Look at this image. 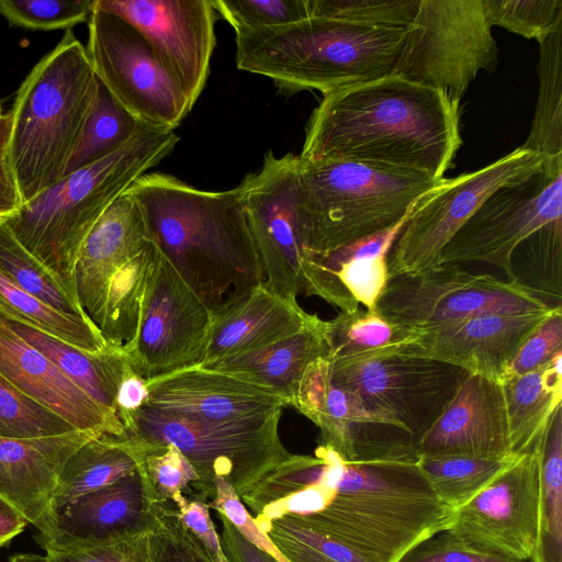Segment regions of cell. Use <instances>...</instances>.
<instances>
[{
	"label": "cell",
	"instance_id": "obj_1",
	"mask_svg": "<svg viewBox=\"0 0 562 562\" xmlns=\"http://www.w3.org/2000/svg\"><path fill=\"white\" fill-rule=\"evenodd\" d=\"M284 468L303 487L297 517L378 562H400L447 530L454 514L437 496L417 457L347 460L318 445L314 456L291 454Z\"/></svg>",
	"mask_w": 562,
	"mask_h": 562
},
{
	"label": "cell",
	"instance_id": "obj_2",
	"mask_svg": "<svg viewBox=\"0 0 562 562\" xmlns=\"http://www.w3.org/2000/svg\"><path fill=\"white\" fill-rule=\"evenodd\" d=\"M460 105L441 91L395 75L323 95L300 155L443 179L460 148Z\"/></svg>",
	"mask_w": 562,
	"mask_h": 562
},
{
	"label": "cell",
	"instance_id": "obj_3",
	"mask_svg": "<svg viewBox=\"0 0 562 562\" xmlns=\"http://www.w3.org/2000/svg\"><path fill=\"white\" fill-rule=\"evenodd\" d=\"M126 192L145 211L161 254L212 317L262 285L265 274L238 186L205 191L151 172Z\"/></svg>",
	"mask_w": 562,
	"mask_h": 562
},
{
	"label": "cell",
	"instance_id": "obj_4",
	"mask_svg": "<svg viewBox=\"0 0 562 562\" xmlns=\"http://www.w3.org/2000/svg\"><path fill=\"white\" fill-rule=\"evenodd\" d=\"M178 142L175 131L145 128L117 150L67 175L3 220L77 302L74 269L87 235L106 209L170 155Z\"/></svg>",
	"mask_w": 562,
	"mask_h": 562
},
{
	"label": "cell",
	"instance_id": "obj_5",
	"mask_svg": "<svg viewBox=\"0 0 562 562\" xmlns=\"http://www.w3.org/2000/svg\"><path fill=\"white\" fill-rule=\"evenodd\" d=\"M406 31L306 18L235 35L238 69L269 78L286 95L331 91L393 75Z\"/></svg>",
	"mask_w": 562,
	"mask_h": 562
},
{
	"label": "cell",
	"instance_id": "obj_6",
	"mask_svg": "<svg viewBox=\"0 0 562 562\" xmlns=\"http://www.w3.org/2000/svg\"><path fill=\"white\" fill-rule=\"evenodd\" d=\"M97 92L87 49L66 31L25 77L10 112L9 159L22 204L65 177Z\"/></svg>",
	"mask_w": 562,
	"mask_h": 562
},
{
	"label": "cell",
	"instance_id": "obj_7",
	"mask_svg": "<svg viewBox=\"0 0 562 562\" xmlns=\"http://www.w3.org/2000/svg\"><path fill=\"white\" fill-rule=\"evenodd\" d=\"M294 181L295 211L311 259L392 229L442 179L350 160L308 161L296 155Z\"/></svg>",
	"mask_w": 562,
	"mask_h": 562
},
{
	"label": "cell",
	"instance_id": "obj_8",
	"mask_svg": "<svg viewBox=\"0 0 562 562\" xmlns=\"http://www.w3.org/2000/svg\"><path fill=\"white\" fill-rule=\"evenodd\" d=\"M281 414L267 418L207 422L143 405L124 424L127 436L151 445H173L190 461L204 490L224 479L241 498L291 453L279 436Z\"/></svg>",
	"mask_w": 562,
	"mask_h": 562
},
{
	"label": "cell",
	"instance_id": "obj_9",
	"mask_svg": "<svg viewBox=\"0 0 562 562\" xmlns=\"http://www.w3.org/2000/svg\"><path fill=\"white\" fill-rule=\"evenodd\" d=\"M482 0H419L393 75L460 101L481 70L498 65Z\"/></svg>",
	"mask_w": 562,
	"mask_h": 562
},
{
	"label": "cell",
	"instance_id": "obj_10",
	"mask_svg": "<svg viewBox=\"0 0 562 562\" xmlns=\"http://www.w3.org/2000/svg\"><path fill=\"white\" fill-rule=\"evenodd\" d=\"M557 308L539 293L460 265L390 279L374 312L396 329L415 334L488 313H520Z\"/></svg>",
	"mask_w": 562,
	"mask_h": 562
},
{
	"label": "cell",
	"instance_id": "obj_11",
	"mask_svg": "<svg viewBox=\"0 0 562 562\" xmlns=\"http://www.w3.org/2000/svg\"><path fill=\"white\" fill-rule=\"evenodd\" d=\"M541 158L521 146L475 171L446 179L411 207L386 255L389 280L438 266L440 252L495 190L541 169Z\"/></svg>",
	"mask_w": 562,
	"mask_h": 562
},
{
	"label": "cell",
	"instance_id": "obj_12",
	"mask_svg": "<svg viewBox=\"0 0 562 562\" xmlns=\"http://www.w3.org/2000/svg\"><path fill=\"white\" fill-rule=\"evenodd\" d=\"M87 54L99 81L144 124L175 131L192 105L144 36L128 22L93 8Z\"/></svg>",
	"mask_w": 562,
	"mask_h": 562
},
{
	"label": "cell",
	"instance_id": "obj_13",
	"mask_svg": "<svg viewBox=\"0 0 562 562\" xmlns=\"http://www.w3.org/2000/svg\"><path fill=\"white\" fill-rule=\"evenodd\" d=\"M468 375L459 367L397 351L358 362L330 363L335 384L398 422L416 443Z\"/></svg>",
	"mask_w": 562,
	"mask_h": 562
},
{
	"label": "cell",
	"instance_id": "obj_14",
	"mask_svg": "<svg viewBox=\"0 0 562 562\" xmlns=\"http://www.w3.org/2000/svg\"><path fill=\"white\" fill-rule=\"evenodd\" d=\"M562 218V169H541L490 194L440 252L438 266L486 262L512 280L516 246Z\"/></svg>",
	"mask_w": 562,
	"mask_h": 562
},
{
	"label": "cell",
	"instance_id": "obj_15",
	"mask_svg": "<svg viewBox=\"0 0 562 562\" xmlns=\"http://www.w3.org/2000/svg\"><path fill=\"white\" fill-rule=\"evenodd\" d=\"M211 326V312L159 250L136 337L125 350L131 369L149 381L199 366Z\"/></svg>",
	"mask_w": 562,
	"mask_h": 562
},
{
	"label": "cell",
	"instance_id": "obj_16",
	"mask_svg": "<svg viewBox=\"0 0 562 562\" xmlns=\"http://www.w3.org/2000/svg\"><path fill=\"white\" fill-rule=\"evenodd\" d=\"M296 155H265L261 167L238 184L247 224L262 266V286L296 303L310 260L295 211Z\"/></svg>",
	"mask_w": 562,
	"mask_h": 562
},
{
	"label": "cell",
	"instance_id": "obj_17",
	"mask_svg": "<svg viewBox=\"0 0 562 562\" xmlns=\"http://www.w3.org/2000/svg\"><path fill=\"white\" fill-rule=\"evenodd\" d=\"M540 528V445L454 512L446 531L499 557L528 561Z\"/></svg>",
	"mask_w": 562,
	"mask_h": 562
},
{
	"label": "cell",
	"instance_id": "obj_18",
	"mask_svg": "<svg viewBox=\"0 0 562 562\" xmlns=\"http://www.w3.org/2000/svg\"><path fill=\"white\" fill-rule=\"evenodd\" d=\"M93 8L132 24L193 106L205 88L216 45L212 0H94Z\"/></svg>",
	"mask_w": 562,
	"mask_h": 562
},
{
	"label": "cell",
	"instance_id": "obj_19",
	"mask_svg": "<svg viewBox=\"0 0 562 562\" xmlns=\"http://www.w3.org/2000/svg\"><path fill=\"white\" fill-rule=\"evenodd\" d=\"M554 310L472 316L409 334L397 352L452 364L503 383L521 344Z\"/></svg>",
	"mask_w": 562,
	"mask_h": 562
},
{
	"label": "cell",
	"instance_id": "obj_20",
	"mask_svg": "<svg viewBox=\"0 0 562 562\" xmlns=\"http://www.w3.org/2000/svg\"><path fill=\"white\" fill-rule=\"evenodd\" d=\"M154 503L138 471L54 510L47 529L36 536L43 549L71 550L148 532Z\"/></svg>",
	"mask_w": 562,
	"mask_h": 562
},
{
	"label": "cell",
	"instance_id": "obj_21",
	"mask_svg": "<svg viewBox=\"0 0 562 562\" xmlns=\"http://www.w3.org/2000/svg\"><path fill=\"white\" fill-rule=\"evenodd\" d=\"M147 382L146 405L187 418L231 422L267 418L289 404L274 392L199 366Z\"/></svg>",
	"mask_w": 562,
	"mask_h": 562
},
{
	"label": "cell",
	"instance_id": "obj_22",
	"mask_svg": "<svg viewBox=\"0 0 562 562\" xmlns=\"http://www.w3.org/2000/svg\"><path fill=\"white\" fill-rule=\"evenodd\" d=\"M416 456L504 458L513 453L503 384L469 374L417 441Z\"/></svg>",
	"mask_w": 562,
	"mask_h": 562
},
{
	"label": "cell",
	"instance_id": "obj_23",
	"mask_svg": "<svg viewBox=\"0 0 562 562\" xmlns=\"http://www.w3.org/2000/svg\"><path fill=\"white\" fill-rule=\"evenodd\" d=\"M153 241L145 211L128 192L106 209L87 235L75 263V291L81 312L97 329L109 285Z\"/></svg>",
	"mask_w": 562,
	"mask_h": 562
},
{
	"label": "cell",
	"instance_id": "obj_24",
	"mask_svg": "<svg viewBox=\"0 0 562 562\" xmlns=\"http://www.w3.org/2000/svg\"><path fill=\"white\" fill-rule=\"evenodd\" d=\"M99 435L74 430L34 437H0V497L34 525L47 529L53 496L68 459L89 439Z\"/></svg>",
	"mask_w": 562,
	"mask_h": 562
},
{
	"label": "cell",
	"instance_id": "obj_25",
	"mask_svg": "<svg viewBox=\"0 0 562 562\" xmlns=\"http://www.w3.org/2000/svg\"><path fill=\"white\" fill-rule=\"evenodd\" d=\"M0 373L78 430L126 436L121 424L113 420L43 352L15 334L1 316Z\"/></svg>",
	"mask_w": 562,
	"mask_h": 562
},
{
	"label": "cell",
	"instance_id": "obj_26",
	"mask_svg": "<svg viewBox=\"0 0 562 562\" xmlns=\"http://www.w3.org/2000/svg\"><path fill=\"white\" fill-rule=\"evenodd\" d=\"M403 222L356 244L311 257L303 274V291L340 312L353 311L359 304L374 311L389 281L386 255Z\"/></svg>",
	"mask_w": 562,
	"mask_h": 562
},
{
	"label": "cell",
	"instance_id": "obj_27",
	"mask_svg": "<svg viewBox=\"0 0 562 562\" xmlns=\"http://www.w3.org/2000/svg\"><path fill=\"white\" fill-rule=\"evenodd\" d=\"M313 317L300 305L262 285L212 317L209 341L199 366L247 352L302 329Z\"/></svg>",
	"mask_w": 562,
	"mask_h": 562
},
{
	"label": "cell",
	"instance_id": "obj_28",
	"mask_svg": "<svg viewBox=\"0 0 562 562\" xmlns=\"http://www.w3.org/2000/svg\"><path fill=\"white\" fill-rule=\"evenodd\" d=\"M326 355L325 321L313 314L302 329L290 336L199 367L266 387L292 405L305 369Z\"/></svg>",
	"mask_w": 562,
	"mask_h": 562
},
{
	"label": "cell",
	"instance_id": "obj_29",
	"mask_svg": "<svg viewBox=\"0 0 562 562\" xmlns=\"http://www.w3.org/2000/svg\"><path fill=\"white\" fill-rule=\"evenodd\" d=\"M0 316L15 334L43 352L113 420L121 424L115 398L128 368L123 350L109 347L101 352L85 351L1 313Z\"/></svg>",
	"mask_w": 562,
	"mask_h": 562
},
{
	"label": "cell",
	"instance_id": "obj_30",
	"mask_svg": "<svg viewBox=\"0 0 562 562\" xmlns=\"http://www.w3.org/2000/svg\"><path fill=\"white\" fill-rule=\"evenodd\" d=\"M143 458V448L133 437L106 434L92 437L66 462L53 496L50 515L59 507L138 471Z\"/></svg>",
	"mask_w": 562,
	"mask_h": 562
},
{
	"label": "cell",
	"instance_id": "obj_31",
	"mask_svg": "<svg viewBox=\"0 0 562 562\" xmlns=\"http://www.w3.org/2000/svg\"><path fill=\"white\" fill-rule=\"evenodd\" d=\"M512 451L537 449L562 402V353L543 367L503 383Z\"/></svg>",
	"mask_w": 562,
	"mask_h": 562
},
{
	"label": "cell",
	"instance_id": "obj_32",
	"mask_svg": "<svg viewBox=\"0 0 562 562\" xmlns=\"http://www.w3.org/2000/svg\"><path fill=\"white\" fill-rule=\"evenodd\" d=\"M539 45L538 100L521 147L537 154L543 169H562V25Z\"/></svg>",
	"mask_w": 562,
	"mask_h": 562
},
{
	"label": "cell",
	"instance_id": "obj_33",
	"mask_svg": "<svg viewBox=\"0 0 562 562\" xmlns=\"http://www.w3.org/2000/svg\"><path fill=\"white\" fill-rule=\"evenodd\" d=\"M408 335L393 327L374 311L359 306L325 321V359L330 363L358 362L394 352Z\"/></svg>",
	"mask_w": 562,
	"mask_h": 562
},
{
	"label": "cell",
	"instance_id": "obj_34",
	"mask_svg": "<svg viewBox=\"0 0 562 562\" xmlns=\"http://www.w3.org/2000/svg\"><path fill=\"white\" fill-rule=\"evenodd\" d=\"M530 562H562V406L540 441V528Z\"/></svg>",
	"mask_w": 562,
	"mask_h": 562
},
{
	"label": "cell",
	"instance_id": "obj_35",
	"mask_svg": "<svg viewBox=\"0 0 562 562\" xmlns=\"http://www.w3.org/2000/svg\"><path fill=\"white\" fill-rule=\"evenodd\" d=\"M0 313L89 352L110 346L82 315L66 314L25 292L0 272Z\"/></svg>",
	"mask_w": 562,
	"mask_h": 562
},
{
	"label": "cell",
	"instance_id": "obj_36",
	"mask_svg": "<svg viewBox=\"0 0 562 562\" xmlns=\"http://www.w3.org/2000/svg\"><path fill=\"white\" fill-rule=\"evenodd\" d=\"M518 457L418 456L417 462L439 499L454 513L490 485Z\"/></svg>",
	"mask_w": 562,
	"mask_h": 562
},
{
	"label": "cell",
	"instance_id": "obj_37",
	"mask_svg": "<svg viewBox=\"0 0 562 562\" xmlns=\"http://www.w3.org/2000/svg\"><path fill=\"white\" fill-rule=\"evenodd\" d=\"M150 126L125 110L98 79V92L65 177L117 150Z\"/></svg>",
	"mask_w": 562,
	"mask_h": 562
},
{
	"label": "cell",
	"instance_id": "obj_38",
	"mask_svg": "<svg viewBox=\"0 0 562 562\" xmlns=\"http://www.w3.org/2000/svg\"><path fill=\"white\" fill-rule=\"evenodd\" d=\"M562 218L520 241L510 257L512 280L561 306Z\"/></svg>",
	"mask_w": 562,
	"mask_h": 562
},
{
	"label": "cell",
	"instance_id": "obj_39",
	"mask_svg": "<svg viewBox=\"0 0 562 562\" xmlns=\"http://www.w3.org/2000/svg\"><path fill=\"white\" fill-rule=\"evenodd\" d=\"M260 531L290 562H378L294 515L273 519Z\"/></svg>",
	"mask_w": 562,
	"mask_h": 562
},
{
	"label": "cell",
	"instance_id": "obj_40",
	"mask_svg": "<svg viewBox=\"0 0 562 562\" xmlns=\"http://www.w3.org/2000/svg\"><path fill=\"white\" fill-rule=\"evenodd\" d=\"M0 272L13 284L52 307L66 314L85 316L78 303L67 294L49 270L16 239L3 218H0Z\"/></svg>",
	"mask_w": 562,
	"mask_h": 562
},
{
	"label": "cell",
	"instance_id": "obj_41",
	"mask_svg": "<svg viewBox=\"0 0 562 562\" xmlns=\"http://www.w3.org/2000/svg\"><path fill=\"white\" fill-rule=\"evenodd\" d=\"M131 437L135 438L143 448L144 458L140 469L154 504L169 502L179 493L200 496L209 504L210 495L204 490L198 473L176 446L151 445L137 437Z\"/></svg>",
	"mask_w": 562,
	"mask_h": 562
},
{
	"label": "cell",
	"instance_id": "obj_42",
	"mask_svg": "<svg viewBox=\"0 0 562 562\" xmlns=\"http://www.w3.org/2000/svg\"><path fill=\"white\" fill-rule=\"evenodd\" d=\"M74 430L78 429L24 394L0 373V437L34 438Z\"/></svg>",
	"mask_w": 562,
	"mask_h": 562
},
{
	"label": "cell",
	"instance_id": "obj_43",
	"mask_svg": "<svg viewBox=\"0 0 562 562\" xmlns=\"http://www.w3.org/2000/svg\"><path fill=\"white\" fill-rule=\"evenodd\" d=\"M418 4L419 0H305L307 18L402 30L411 26Z\"/></svg>",
	"mask_w": 562,
	"mask_h": 562
},
{
	"label": "cell",
	"instance_id": "obj_44",
	"mask_svg": "<svg viewBox=\"0 0 562 562\" xmlns=\"http://www.w3.org/2000/svg\"><path fill=\"white\" fill-rule=\"evenodd\" d=\"M491 26L541 43L562 25V0H482Z\"/></svg>",
	"mask_w": 562,
	"mask_h": 562
},
{
	"label": "cell",
	"instance_id": "obj_45",
	"mask_svg": "<svg viewBox=\"0 0 562 562\" xmlns=\"http://www.w3.org/2000/svg\"><path fill=\"white\" fill-rule=\"evenodd\" d=\"M94 0H0V16L29 31L71 30L88 22Z\"/></svg>",
	"mask_w": 562,
	"mask_h": 562
},
{
	"label": "cell",
	"instance_id": "obj_46",
	"mask_svg": "<svg viewBox=\"0 0 562 562\" xmlns=\"http://www.w3.org/2000/svg\"><path fill=\"white\" fill-rule=\"evenodd\" d=\"M235 35L288 26L307 18L305 0H212Z\"/></svg>",
	"mask_w": 562,
	"mask_h": 562
},
{
	"label": "cell",
	"instance_id": "obj_47",
	"mask_svg": "<svg viewBox=\"0 0 562 562\" xmlns=\"http://www.w3.org/2000/svg\"><path fill=\"white\" fill-rule=\"evenodd\" d=\"M148 546L149 562H212L179 519L172 501L154 504Z\"/></svg>",
	"mask_w": 562,
	"mask_h": 562
},
{
	"label": "cell",
	"instance_id": "obj_48",
	"mask_svg": "<svg viewBox=\"0 0 562 562\" xmlns=\"http://www.w3.org/2000/svg\"><path fill=\"white\" fill-rule=\"evenodd\" d=\"M560 353L562 307L555 308L521 344L507 368L504 382L543 367Z\"/></svg>",
	"mask_w": 562,
	"mask_h": 562
},
{
	"label": "cell",
	"instance_id": "obj_49",
	"mask_svg": "<svg viewBox=\"0 0 562 562\" xmlns=\"http://www.w3.org/2000/svg\"><path fill=\"white\" fill-rule=\"evenodd\" d=\"M44 550L50 562H149L148 532L109 539L71 550Z\"/></svg>",
	"mask_w": 562,
	"mask_h": 562
},
{
	"label": "cell",
	"instance_id": "obj_50",
	"mask_svg": "<svg viewBox=\"0 0 562 562\" xmlns=\"http://www.w3.org/2000/svg\"><path fill=\"white\" fill-rule=\"evenodd\" d=\"M209 506L225 516L245 539L270 554L277 562H290L271 539L260 531L234 487L224 479L217 477L214 480V493Z\"/></svg>",
	"mask_w": 562,
	"mask_h": 562
},
{
	"label": "cell",
	"instance_id": "obj_51",
	"mask_svg": "<svg viewBox=\"0 0 562 562\" xmlns=\"http://www.w3.org/2000/svg\"><path fill=\"white\" fill-rule=\"evenodd\" d=\"M400 562H528L491 554L442 531L411 549Z\"/></svg>",
	"mask_w": 562,
	"mask_h": 562
},
{
	"label": "cell",
	"instance_id": "obj_52",
	"mask_svg": "<svg viewBox=\"0 0 562 562\" xmlns=\"http://www.w3.org/2000/svg\"><path fill=\"white\" fill-rule=\"evenodd\" d=\"M182 524L198 538L212 562H228L210 515L207 502L182 493L171 499Z\"/></svg>",
	"mask_w": 562,
	"mask_h": 562
},
{
	"label": "cell",
	"instance_id": "obj_53",
	"mask_svg": "<svg viewBox=\"0 0 562 562\" xmlns=\"http://www.w3.org/2000/svg\"><path fill=\"white\" fill-rule=\"evenodd\" d=\"M11 115L0 117V218L15 213L22 205L20 192L9 159Z\"/></svg>",
	"mask_w": 562,
	"mask_h": 562
},
{
	"label": "cell",
	"instance_id": "obj_54",
	"mask_svg": "<svg viewBox=\"0 0 562 562\" xmlns=\"http://www.w3.org/2000/svg\"><path fill=\"white\" fill-rule=\"evenodd\" d=\"M216 515L222 525L220 539L228 562H277L245 539L225 516L217 512Z\"/></svg>",
	"mask_w": 562,
	"mask_h": 562
},
{
	"label": "cell",
	"instance_id": "obj_55",
	"mask_svg": "<svg viewBox=\"0 0 562 562\" xmlns=\"http://www.w3.org/2000/svg\"><path fill=\"white\" fill-rule=\"evenodd\" d=\"M147 382L136 374L130 367L124 373L117 389L115 398L116 416L124 424L138 408L147 403Z\"/></svg>",
	"mask_w": 562,
	"mask_h": 562
},
{
	"label": "cell",
	"instance_id": "obj_56",
	"mask_svg": "<svg viewBox=\"0 0 562 562\" xmlns=\"http://www.w3.org/2000/svg\"><path fill=\"white\" fill-rule=\"evenodd\" d=\"M27 522L18 509L0 497V547L21 533Z\"/></svg>",
	"mask_w": 562,
	"mask_h": 562
},
{
	"label": "cell",
	"instance_id": "obj_57",
	"mask_svg": "<svg viewBox=\"0 0 562 562\" xmlns=\"http://www.w3.org/2000/svg\"><path fill=\"white\" fill-rule=\"evenodd\" d=\"M8 562H50L46 555L35 553L15 554Z\"/></svg>",
	"mask_w": 562,
	"mask_h": 562
},
{
	"label": "cell",
	"instance_id": "obj_58",
	"mask_svg": "<svg viewBox=\"0 0 562 562\" xmlns=\"http://www.w3.org/2000/svg\"><path fill=\"white\" fill-rule=\"evenodd\" d=\"M3 114L1 113V105H0V117L2 116Z\"/></svg>",
	"mask_w": 562,
	"mask_h": 562
}]
</instances>
